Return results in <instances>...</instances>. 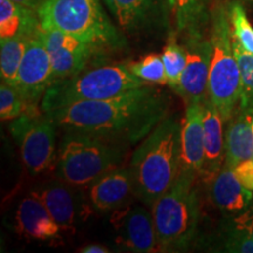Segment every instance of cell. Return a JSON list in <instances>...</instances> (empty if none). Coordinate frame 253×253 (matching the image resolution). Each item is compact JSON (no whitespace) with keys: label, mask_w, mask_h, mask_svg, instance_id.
Listing matches in <instances>:
<instances>
[{"label":"cell","mask_w":253,"mask_h":253,"mask_svg":"<svg viewBox=\"0 0 253 253\" xmlns=\"http://www.w3.org/2000/svg\"><path fill=\"white\" fill-rule=\"evenodd\" d=\"M80 252L82 253H108L110 252L109 249H107L106 246L100 245V244H89L84 246L80 250Z\"/></svg>","instance_id":"32"},{"label":"cell","mask_w":253,"mask_h":253,"mask_svg":"<svg viewBox=\"0 0 253 253\" xmlns=\"http://www.w3.org/2000/svg\"><path fill=\"white\" fill-rule=\"evenodd\" d=\"M170 9L178 31L188 32L203 28L210 20L205 0H169Z\"/></svg>","instance_id":"21"},{"label":"cell","mask_w":253,"mask_h":253,"mask_svg":"<svg viewBox=\"0 0 253 253\" xmlns=\"http://www.w3.org/2000/svg\"><path fill=\"white\" fill-rule=\"evenodd\" d=\"M15 226L27 238L42 242L56 239L61 231L45 205L33 195L19 203L15 212Z\"/></svg>","instance_id":"19"},{"label":"cell","mask_w":253,"mask_h":253,"mask_svg":"<svg viewBox=\"0 0 253 253\" xmlns=\"http://www.w3.org/2000/svg\"><path fill=\"white\" fill-rule=\"evenodd\" d=\"M52 63L54 81L71 77L87 67L93 52H80L66 48H59L48 52Z\"/></svg>","instance_id":"23"},{"label":"cell","mask_w":253,"mask_h":253,"mask_svg":"<svg viewBox=\"0 0 253 253\" xmlns=\"http://www.w3.org/2000/svg\"><path fill=\"white\" fill-rule=\"evenodd\" d=\"M210 195L226 218L238 216L253 204V191L240 184L233 169L225 166L210 183Z\"/></svg>","instance_id":"17"},{"label":"cell","mask_w":253,"mask_h":253,"mask_svg":"<svg viewBox=\"0 0 253 253\" xmlns=\"http://www.w3.org/2000/svg\"><path fill=\"white\" fill-rule=\"evenodd\" d=\"M238 1L242 2L243 5H248V6H253V0H238Z\"/></svg>","instance_id":"34"},{"label":"cell","mask_w":253,"mask_h":253,"mask_svg":"<svg viewBox=\"0 0 253 253\" xmlns=\"http://www.w3.org/2000/svg\"><path fill=\"white\" fill-rule=\"evenodd\" d=\"M37 13L42 28L72 34L99 50L125 45L100 0H43Z\"/></svg>","instance_id":"6"},{"label":"cell","mask_w":253,"mask_h":253,"mask_svg":"<svg viewBox=\"0 0 253 253\" xmlns=\"http://www.w3.org/2000/svg\"><path fill=\"white\" fill-rule=\"evenodd\" d=\"M169 103V95L148 84L112 99L75 102L45 114L63 131L130 145L143 141L168 116Z\"/></svg>","instance_id":"1"},{"label":"cell","mask_w":253,"mask_h":253,"mask_svg":"<svg viewBox=\"0 0 253 253\" xmlns=\"http://www.w3.org/2000/svg\"><path fill=\"white\" fill-rule=\"evenodd\" d=\"M204 28H197L186 33V67L181 84L175 90L185 103L203 101L208 95L209 72L211 61L210 37H205Z\"/></svg>","instance_id":"10"},{"label":"cell","mask_w":253,"mask_h":253,"mask_svg":"<svg viewBox=\"0 0 253 253\" xmlns=\"http://www.w3.org/2000/svg\"><path fill=\"white\" fill-rule=\"evenodd\" d=\"M38 13L12 0H0V39L32 38L40 31Z\"/></svg>","instance_id":"20"},{"label":"cell","mask_w":253,"mask_h":253,"mask_svg":"<svg viewBox=\"0 0 253 253\" xmlns=\"http://www.w3.org/2000/svg\"><path fill=\"white\" fill-rule=\"evenodd\" d=\"M232 48L238 61L242 77V95L238 107L253 109V54L240 46L232 32Z\"/></svg>","instance_id":"25"},{"label":"cell","mask_w":253,"mask_h":253,"mask_svg":"<svg viewBox=\"0 0 253 253\" xmlns=\"http://www.w3.org/2000/svg\"><path fill=\"white\" fill-rule=\"evenodd\" d=\"M229 9L217 4L210 11L211 61L208 95L224 122H227L238 107L242 95V77L232 48V31Z\"/></svg>","instance_id":"7"},{"label":"cell","mask_w":253,"mask_h":253,"mask_svg":"<svg viewBox=\"0 0 253 253\" xmlns=\"http://www.w3.org/2000/svg\"><path fill=\"white\" fill-rule=\"evenodd\" d=\"M197 178L179 171L173 184L151 207L160 252H183L194 243L201 214Z\"/></svg>","instance_id":"3"},{"label":"cell","mask_w":253,"mask_h":253,"mask_svg":"<svg viewBox=\"0 0 253 253\" xmlns=\"http://www.w3.org/2000/svg\"><path fill=\"white\" fill-rule=\"evenodd\" d=\"M27 110V106L14 87L1 82L0 86V118L1 121H13Z\"/></svg>","instance_id":"28"},{"label":"cell","mask_w":253,"mask_h":253,"mask_svg":"<svg viewBox=\"0 0 253 253\" xmlns=\"http://www.w3.org/2000/svg\"><path fill=\"white\" fill-rule=\"evenodd\" d=\"M237 179L244 188L253 191V158L243 161L233 168Z\"/></svg>","instance_id":"31"},{"label":"cell","mask_w":253,"mask_h":253,"mask_svg":"<svg viewBox=\"0 0 253 253\" xmlns=\"http://www.w3.org/2000/svg\"><path fill=\"white\" fill-rule=\"evenodd\" d=\"M224 227L253 240V204L238 216L227 218Z\"/></svg>","instance_id":"30"},{"label":"cell","mask_w":253,"mask_h":253,"mask_svg":"<svg viewBox=\"0 0 253 253\" xmlns=\"http://www.w3.org/2000/svg\"><path fill=\"white\" fill-rule=\"evenodd\" d=\"M125 145L95 136L63 131L56 153V178L78 188H88L125 158Z\"/></svg>","instance_id":"5"},{"label":"cell","mask_w":253,"mask_h":253,"mask_svg":"<svg viewBox=\"0 0 253 253\" xmlns=\"http://www.w3.org/2000/svg\"><path fill=\"white\" fill-rule=\"evenodd\" d=\"M161 56L166 68L168 84L171 89L176 90L181 84L183 73L186 67L185 46L179 45L176 39V34H170L168 38L167 45Z\"/></svg>","instance_id":"24"},{"label":"cell","mask_w":253,"mask_h":253,"mask_svg":"<svg viewBox=\"0 0 253 253\" xmlns=\"http://www.w3.org/2000/svg\"><path fill=\"white\" fill-rule=\"evenodd\" d=\"M56 123L41 108H28L12 121L9 130L32 176L48 169L56 155Z\"/></svg>","instance_id":"8"},{"label":"cell","mask_w":253,"mask_h":253,"mask_svg":"<svg viewBox=\"0 0 253 253\" xmlns=\"http://www.w3.org/2000/svg\"><path fill=\"white\" fill-rule=\"evenodd\" d=\"M204 162L203 101L186 103L181 132V164L179 171L199 177Z\"/></svg>","instance_id":"15"},{"label":"cell","mask_w":253,"mask_h":253,"mask_svg":"<svg viewBox=\"0 0 253 253\" xmlns=\"http://www.w3.org/2000/svg\"><path fill=\"white\" fill-rule=\"evenodd\" d=\"M78 186L61 181H49L31 192L45 205L61 230H74L80 220L87 217L88 207Z\"/></svg>","instance_id":"12"},{"label":"cell","mask_w":253,"mask_h":253,"mask_svg":"<svg viewBox=\"0 0 253 253\" xmlns=\"http://www.w3.org/2000/svg\"><path fill=\"white\" fill-rule=\"evenodd\" d=\"M129 69L138 79L148 84H168V78L162 56L157 54L147 55L140 61L129 63Z\"/></svg>","instance_id":"27"},{"label":"cell","mask_w":253,"mask_h":253,"mask_svg":"<svg viewBox=\"0 0 253 253\" xmlns=\"http://www.w3.org/2000/svg\"><path fill=\"white\" fill-rule=\"evenodd\" d=\"M214 242H216L214 246H211V248H213V251L253 253V240L224 226L219 235L217 236V239H214Z\"/></svg>","instance_id":"29"},{"label":"cell","mask_w":253,"mask_h":253,"mask_svg":"<svg viewBox=\"0 0 253 253\" xmlns=\"http://www.w3.org/2000/svg\"><path fill=\"white\" fill-rule=\"evenodd\" d=\"M227 9L233 36L246 52L253 54V27L246 15L244 5L238 0H233L227 6Z\"/></svg>","instance_id":"26"},{"label":"cell","mask_w":253,"mask_h":253,"mask_svg":"<svg viewBox=\"0 0 253 253\" xmlns=\"http://www.w3.org/2000/svg\"><path fill=\"white\" fill-rule=\"evenodd\" d=\"M182 123L166 116L132 154L130 170L135 197L153 204L169 190L179 172Z\"/></svg>","instance_id":"2"},{"label":"cell","mask_w":253,"mask_h":253,"mask_svg":"<svg viewBox=\"0 0 253 253\" xmlns=\"http://www.w3.org/2000/svg\"><path fill=\"white\" fill-rule=\"evenodd\" d=\"M135 197L129 168L118 167L88 186V203L96 211L109 212L130 203Z\"/></svg>","instance_id":"14"},{"label":"cell","mask_w":253,"mask_h":253,"mask_svg":"<svg viewBox=\"0 0 253 253\" xmlns=\"http://www.w3.org/2000/svg\"><path fill=\"white\" fill-rule=\"evenodd\" d=\"M227 122L224 166L233 169L243 161L253 158V109L237 107Z\"/></svg>","instance_id":"18"},{"label":"cell","mask_w":253,"mask_h":253,"mask_svg":"<svg viewBox=\"0 0 253 253\" xmlns=\"http://www.w3.org/2000/svg\"><path fill=\"white\" fill-rule=\"evenodd\" d=\"M223 122L209 96L203 100V128H204V162L199 177L204 183L210 184L220 171L225 160V142L223 134Z\"/></svg>","instance_id":"16"},{"label":"cell","mask_w":253,"mask_h":253,"mask_svg":"<svg viewBox=\"0 0 253 253\" xmlns=\"http://www.w3.org/2000/svg\"><path fill=\"white\" fill-rule=\"evenodd\" d=\"M148 84L131 73L129 63L84 68L77 74L60 79L50 84L41 100L43 113L84 101L112 99Z\"/></svg>","instance_id":"4"},{"label":"cell","mask_w":253,"mask_h":253,"mask_svg":"<svg viewBox=\"0 0 253 253\" xmlns=\"http://www.w3.org/2000/svg\"><path fill=\"white\" fill-rule=\"evenodd\" d=\"M110 223L118 233L116 242L131 252H158L153 212L142 205L126 204L113 211Z\"/></svg>","instance_id":"11"},{"label":"cell","mask_w":253,"mask_h":253,"mask_svg":"<svg viewBox=\"0 0 253 253\" xmlns=\"http://www.w3.org/2000/svg\"><path fill=\"white\" fill-rule=\"evenodd\" d=\"M53 82L54 78L50 56L39 31L27 41L14 88L23 97L27 109L38 108V104Z\"/></svg>","instance_id":"9"},{"label":"cell","mask_w":253,"mask_h":253,"mask_svg":"<svg viewBox=\"0 0 253 253\" xmlns=\"http://www.w3.org/2000/svg\"><path fill=\"white\" fill-rule=\"evenodd\" d=\"M116 23L126 33L136 34L167 25L171 12L169 0H103Z\"/></svg>","instance_id":"13"},{"label":"cell","mask_w":253,"mask_h":253,"mask_svg":"<svg viewBox=\"0 0 253 253\" xmlns=\"http://www.w3.org/2000/svg\"><path fill=\"white\" fill-rule=\"evenodd\" d=\"M30 38L15 37L0 41V75L1 82L14 87Z\"/></svg>","instance_id":"22"},{"label":"cell","mask_w":253,"mask_h":253,"mask_svg":"<svg viewBox=\"0 0 253 253\" xmlns=\"http://www.w3.org/2000/svg\"><path fill=\"white\" fill-rule=\"evenodd\" d=\"M12 1L17 2L19 5L25 6V7L33 9V11L37 12L41 6V4H42L43 0H12Z\"/></svg>","instance_id":"33"}]
</instances>
